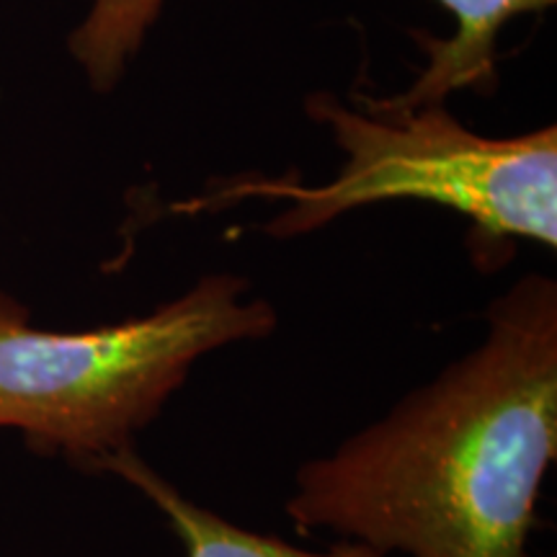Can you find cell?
Returning a JSON list of instances; mask_svg holds the SVG:
<instances>
[{
    "instance_id": "6da1fadb",
    "label": "cell",
    "mask_w": 557,
    "mask_h": 557,
    "mask_svg": "<svg viewBox=\"0 0 557 557\" xmlns=\"http://www.w3.org/2000/svg\"><path fill=\"white\" fill-rule=\"evenodd\" d=\"M472 351L295 475L284 511L382 557H534L557 457V284L521 276Z\"/></svg>"
},
{
    "instance_id": "7a4b0ae2",
    "label": "cell",
    "mask_w": 557,
    "mask_h": 557,
    "mask_svg": "<svg viewBox=\"0 0 557 557\" xmlns=\"http://www.w3.org/2000/svg\"><path fill=\"white\" fill-rule=\"evenodd\" d=\"M238 274H207L145 315L90 331H41L0 299V429L83 472L135 447L194 364L238 341L267 338L276 310Z\"/></svg>"
},
{
    "instance_id": "3957f363",
    "label": "cell",
    "mask_w": 557,
    "mask_h": 557,
    "mask_svg": "<svg viewBox=\"0 0 557 557\" xmlns=\"http://www.w3.org/2000/svg\"><path fill=\"white\" fill-rule=\"evenodd\" d=\"M308 114L333 132L344 152L338 176L308 186L292 178H235L181 201L173 212L222 209L243 199H278L287 207L263 225L274 238H297L351 209L382 201H429L455 209L480 235V250L511 240L557 246V127L519 137H483L444 103L410 111L346 107L329 94L308 99Z\"/></svg>"
},
{
    "instance_id": "277c9868",
    "label": "cell",
    "mask_w": 557,
    "mask_h": 557,
    "mask_svg": "<svg viewBox=\"0 0 557 557\" xmlns=\"http://www.w3.org/2000/svg\"><path fill=\"white\" fill-rule=\"evenodd\" d=\"M457 21L447 39L421 37L426 67L398 96L357 103L369 111H410L444 103L457 90H485L496 83V45L506 24L521 13L545 11L555 0H438Z\"/></svg>"
},
{
    "instance_id": "5b68a950",
    "label": "cell",
    "mask_w": 557,
    "mask_h": 557,
    "mask_svg": "<svg viewBox=\"0 0 557 557\" xmlns=\"http://www.w3.org/2000/svg\"><path fill=\"white\" fill-rule=\"evenodd\" d=\"M103 475H116L143 493L169 521L173 534L184 545L186 557H382L359 542L341 540L320 553L233 524L220 513L194 504L163 472L145 462L135 447L111 459Z\"/></svg>"
},
{
    "instance_id": "8992f818",
    "label": "cell",
    "mask_w": 557,
    "mask_h": 557,
    "mask_svg": "<svg viewBox=\"0 0 557 557\" xmlns=\"http://www.w3.org/2000/svg\"><path fill=\"white\" fill-rule=\"evenodd\" d=\"M165 0H88V13L70 34V54L90 86L111 90L156 24Z\"/></svg>"
},
{
    "instance_id": "52a82bcc",
    "label": "cell",
    "mask_w": 557,
    "mask_h": 557,
    "mask_svg": "<svg viewBox=\"0 0 557 557\" xmlns=\"http://www.w3.org/2000/svg\"><path fill=\"white\" fill-rule=\"evenodd\" d=\"M0 299H3V292H0Z\"/></svg>"
}]
</instances>
